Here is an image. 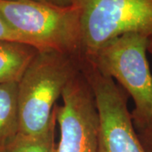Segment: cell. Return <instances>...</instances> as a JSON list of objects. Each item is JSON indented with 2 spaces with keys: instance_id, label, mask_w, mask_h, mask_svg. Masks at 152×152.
<instances>
[{
  "instance_id": "7",
  "label": "cell",
  "mask_w": 152,
  "mask_h": 152,
  "mask_svg": "<svg viewBox=\"0 0 152 152\" xmlns=\"http://www.w3.org/2000/svg\"><path fill=\"white\" fill-rule=\"evenodd\" d=\"M38 51L29 44L0 41V85L20 81Z\"/></svg>"
},
{
  "instance_id": "11",
  "label": "cell",
  "mask_w": 152,
  "mask_h": 152,
  "mask_svg": "<svg viewBox=\"0 0 152 152\" xmlns=\"http://www.w3.org/2000/svg\"><path fill=\"white\" fill-rule=\"evenodd\" d=\"M143 145L149 152H152V118L150 123L140 130H136Z\"/></svg>"
},
{
  "instance_id": "5",
  "label": "cell",
  "mask_w": 152,
  "mask_h": 152,
  "mask_svg": "<svg viewBox=\"0 0 152 152\" xmlns=\"http://www.w3.org/2000/svg\"><path fill=\"white\" fill-rule=\"evenodd\" d=\"M80 69L92 89L97 107L99 152H149L128 108V94L113 79L103 75L84 58Z\"/></svg>"
},
{
  "instance_id": "9",
  "label": "cell",
  "mask_w": 152,
  "mask_h": 152,
  "mask_svg": "<svg viewBox=\"0 0 152 152\" xmlns=\"http://www.w3.org/2000/svg\"><path fill=\"white\" fill-rule=\"evenodd\" d=\"M55 127L42 135L28 136L19 134L5 145L0 147V152H53Z\"/></svg>"
},
{
  "instance_id": "3",
  "label": "cell",
  "mask_w": 152,
  "mask_h": 152,
  "mask_svg": "<svg viewBox=\"0 0 152 152\" xmlns=\"http://www.w3.org/2000/svg\"><path fill=\"white\" fill-rule=\"evenodd\" d=\"M0 14L38 50L81 58V31L77 7L30 0H0Z\"/></svg>"
},
{
  "instance_id": "6",
  "label": "cell",
  "mask_w": 152,
  "mask_h": 152,
  "mask_svg": "<svg viewBox=\"0 0 152 152\" xmlns=\"http://www.w3.org/2000/svg\"><path fill=\"white\" fill-rule=\"evenodd\" d=\"M56 105L60 140L54 152H99L100 119L92 89L80 71L67 85Z\"/></svg>"
},
{
  "instance_id": "1",
  "label": "cell",
  "mask_w": 152,
  "mask_h": 152,
  "mask_svg": "<svg viewBox=\"0 0 152 152\" xmlns=\"http://www.w3.org/2000/svg\"><path fill=\"white\" fill-rule=\"evenodd\" d=\"M80 58L57 51H38L18 82L20 134L42 135L56 126L57 101L80 71Z\"/></svg>"
},
{
  "instance_id": "4",
  "label": "cell",
  "mask_w": 152,
  "mask_h": 152,
  "mask_svg": "<svg viewBox=\"0 0 152 152\" xmlns=\"http://www.w3.org/2000/svg\"><path fill=\"white\" fill-rule=\"evenodd\" d=\"M80 13L81 58L127 33L152 36V0H71Z\"/></svg>"
},
{
  "instance_id": "12",
  "label": "cell",
  "mask_w": 152,
  "mask_h": 152,
  "mask_svg": "<svg viewBox=\"0 0 152 152\" xmlns=\"http://www.w3.org/2000/svg\"><path fill=\"white\" fill-rule=\"evenodd\" d=\"M12 1H18V0H12ZM30 1H36V2H44V3H49L53 4L60 6H69L72 4L71 0H30Z\"/></svg>"
},
{
  "instance_id": "13",
  "label": "cell",
  "mask_w": 152,
  "mask_h": 152,
  "mask_svg": "<svg viewBox=\"0 0 152 152\" xmlns=\"http://www.w3.org/2000/svg\"><path fill=\"white\" fill-rule=\"evenodd\" d=\"M55 145H56V144H55ZM54 148H55V146H54ZM53 152H54V149H53Z\"/></svg>"
},
{
  "instance_id": "10",
  "label": "cell",
  "mask_w": 152,
  "mask_h": 152,
  "mask_svg": "<svg viewBox=\"0 0 152 152\" xmlns=\"http://www.w3.org/2000/svg\"><path fill=\"white\" fill-rule=\"evenodd\" d=\"M0 41H12V42H18L31 45L27 39L12 27L1 14H0Z\"/></svg>"
},
{
  "instance_id": "8",
  "label": "cell",
  "mask_w": 152,
  "mask_h": 152,
  "mask_svg": "<svg viewBox=\"0 0 152 152\" xmlns=\"http://www.w3.org/2000/svg\"><path fill=\"white\" fill-rule=\"evenodd\" d=\"M18 83L0 85V147L20 134Z\"/></svg>"
},
{
  "instance_id": "2",
  "label": "cell",
  "mask_w": 152,
  "mask_h": 152,
  "mask_svg": "<svg viewBox=\"0 0 152 152\" xmlns=\"http://www.w3.org/2000/svg\"><path fill=\"white\" fill-rule=\"evenodd\" d=\"M149 37L127 33L105 43L88 61L101 74L110 77L130 96L134 108L131 117L136 130L152 118V74L147 59Z\"/></svg>"
}]
</instances>
